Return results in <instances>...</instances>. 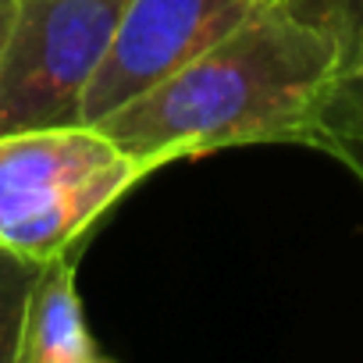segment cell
<instances>
[{
    "mask_svg": "<svg viewBox=\"0 0 363 363\" xmlns=\"http://www.w3.org/2000/svg\"><path fill=\"white\" fill-rule=\"evenodd\" d=\"M352 26L342 0H285L174 68L104 121L146 171L253 143L331 139L328 111L349 79Z\"/></svg>",
    "mask_w": 363,
    "mask_h": 363,
    "instance_id": "cell-1",
    "label": "cell"
},
{
    "mask_svg": "<svg viewBox=\"0 0 363 363\" xmlns=\"http://www.w3.org/2000/svg\"><path fill=\"white\" fill-rule=\"evenodd\" d=\"M146 174L86 121L0 135V246L36 264L65 257Z\"/></svg>",
    "mask_w": 363,
    "mask_h": 363,
    "instance_id": "cell-2",
    "label": "cell"
},
{
    "mask_svg": "<svg viewBox=\"0 0 363 363\" xmlns=\"http://www.w3.org/2000/svg\"><path fill=\"white\" fill-rule=\"evenodd\" d=\"M128 0H15L0 47V135L82 125Z\"/></svg>",
    "mask_w": 363,
    "mask_h": 363,
    "instance_id": "cell-3",
    "label": "cell"
},
{
    "mask_svg": "<svg viewBox=\"0 0 363 363\" xmlns=\"http://www.w3.org/2000/svg\"><path fill=\"white\" fill-rule=\"evenodd\" d=\"M274 4L285 0H128L107 61L86 93L82 121H104Z\"/></svg>",
    "mask_w": 363,
    "mask_h": 363,
    "instance_id": "cell-4",
    "label": "cell"
},
{
    "mask_svg": "<svg viewBox=\"0 0 363 363\" xmlns=\"http://www.w3.org/2000/svg\"><path fill=\"white\" fill-rule=\"evenodd\" d=\"M15 363H104L82 317L75 264L68 257H54L40 267L26 303Z\"/></svg>",
    "mask_w": 363,
    "mask_h": 363,
    "instance_id": "cell-5",
    "label": "cell"
},
{
    "mask_svg": "<svg viewBox=\"0 0 363 363\" xmlns=\"http://www.w3.org/2000/svg\"><path fill=\"white\" fill-rule=\"evenodd\" d=\"M43 264L0 246V363L18 359V335H22V317L26 303L33 292V281Z\"/></svg>",
    "mask_w": 363,
    "mask_h": 363,
    "instance_id": "cell-6",
    "label": "cell"
},
{
    "mask_svg": "<svg viewBox=\"0 0 363 363\" xmlns=\"http://www.w3.org/2000/svg\"><path fill=\"white\" fill-rule=\"evenodd\" d=\"M349 79L363 82V29L352 33V47H349Z\"/></svg>",
    "mask_w": 363,
    "mask_h": 363,
    "instance_id": "cell-7",
    "label": "cell"
},
{
    "mask_svg": "<svg viewBox=\"0 0 363 363\" xmlns=\"http://www.w3.org/2000/svg\"><path fill=\"white\" fill-rule=\"evenodd\" d=\"M342 4H345V15H349L352 33H356V29H363V0H342Z\"/></svg>",
    "mask_w": 363,
    "mask_h": 363,
    "instance_id": "cell-8",
    "label": "cell"
},
{
    "mask_svg": "<svg viewBox=\"0 0 363 363\" xmlns=\"http://www.w3.org/2000/svg\"><path fill=\"white\" fill-rule=\"evenodd\" d=\"M11 11H15V0H0V47H4V36L11 26Z\"/></svg>",
    "mask_w": 363,
    "mask_h": 363,
    "instance_id": "cell-9",
    "label": "cell"
}]
</instances>
